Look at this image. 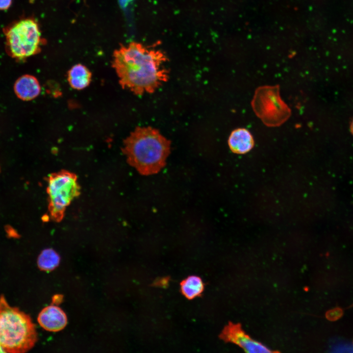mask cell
I'll return each mask as SVG.
<instances>
[{"label":"cell","mask_w":353,"mask_h":353,"mask_svg":"<svg viewBox=\"0 0 353 353\" xmlns=\"http://www.w3.org/2000/svg\"><path fill=\"white\" fill-rule=\"evenodd\" d=\"M167 61L162 51L133 42L114 51L112 66L123 89L142 95L154 93L168 81Z\"/></svg>","instance_id":"obj_1"},{"label":"cell","mask_w":353,"mask_h":353,"mask_svg":"<svg viewBox=\"0 0 353 353\" xmlns=\"http://www.w3.org/2000/svg\"><path fill=\"white\" fill-rule=\"evenodd\" d=\"M127 163L141 175L158 173L165 165L171 141L151 126H138L124 141Z\"/></svg>","instance_id":"obj_2"},{"label":"cell","mask_w":353,"mask_h":353,"mask_svg":"<svg viewBox=\"0 0 353 353\" xmlns=\"http://www.w3.org/2000/svg\"><path fill=\"white\" fill-rule=\"evenodd\" d=\"M37 340L35 325L30 316L11 306L0 296V344L5 353L28 351Z\"/></svg>","instance_id":"obj_3"},{"label":"cell","mask_w":353,"mask_h":353,"mask_svg":"<svg viewBox=\"0 0 353 353\" xmlns=\"http://www.w3.org/2000/svg\"><path fill=\"white\" fill-rule=\"evenodd\" d=\"M5 50L17 61H24L41 51L42 38L37 22L31 18L16 20L3 28Z\"/></svg>","instance_id":"obj_4"},{"label":"cell","mask_w":353,"mask_h":353,"mask_svg":"<svg viewBox=\"0 0 353 353\" xmlns=\"http://www.w3.org/2000/svg\"><path fill=\"white\" fill-rule=\"evenodd\" d=\"M251 105L256 115L269 127L280 126L291 114L290 108L280 97L278 85L258 87Z\"/></svg>","instance_id":"obj_5"},{"label":"cell","mask_w":353,"mask_h":353,"mask_svg":"<svg viewBox=\"0 0 353 353\" xmlns=\"http://www.w3.org/2000/svg\"><path fill=\"white\" fill-rule=\"evenodd\" d=\"M49 210L51 218L60 222L64 217L66 207L80 193L76 176L73 173L62 171L50 176L48 181Z\"/></svg>","instance_id":"obj_6"},{"label":"cell","mask_w":353,"mask_h":353,"mask_svg":"<svg viewBox=\"0 0 353 353\" xmlns=\"http://www.w3.org/2000/svg\"><path fill=\"white\" fill-rule=\"evenodd\" d=\"M220 338L234 343L248 353H271L269 348L246 334L239 325L230 323L220 334Z\"/></svg>","instance_id":"obj_7"},{"label":"cell","mask_w":353,"mask_h":353,"mask_svg":"<svg viewBox=\"0 0 353 353\" xmlns=\"http://www.w3.org/2000/svg\"><path fill=\"white\" fill-rule=\"evenodd\" d=\"M37 320L44 329L52 332L63 329L67 323L65 313L61 308L53 305L44 308L39 313Z\"/></svg>","instance_id":"obj_8"},{"label":"cell","mask_w":353,"mask_h":353,"mask_svg":"<svg viewBox=\"0 0 353 353\" xmlns=\"http://www.w3.org/2000/svg\"><path fill=\"white\" fill-rule=\"evenodd\" d=\"M14 91L19 99L24 101H29L39 96L41 88L38 79L34 76L24 75L15 81Z\"/></svg>","instance_id":"obj_9"},{"label":"cell","mask_w":353,"mask_h":353,"mask_svg":"<svg viewBox=\"0 0 353 353\" xmlns=\"http://www.w3.org/2000/svg\"><path fill=\"white\" fill-rule=\"evenodd\" d=\"M228 145L231 151L236 154H245L254 146V141L251 133L246 128H238L230 133Z\"/></svg>","instance_id":"obj_10"},{"label":"cell","mask_w":353,"mask_h":353,"mask_svg":"<svg viewBox=\"0 0 353 353\" xmlns=\"http://www.w3.org/2000/svg\"><path fill=\"white\" fill-rule=\"evenodd\" d=\"M92 73L85 66L77 64L68 71L67 79L71 87L76 90H82L90 83Z\"/></svg>","instance_id":"obj_11"},{"label":"cell","mask_w":353,"mask_h":353,"mask_svg":"<svg viewBox=\"0 0 353 353\" xmlns=\"http://www.w3.org/2000/svg\"><path fill=\"white\" fill-rule=\"evenodd\" d=\"M181 293L189 300L200 296L204 289V284L202 279L195 276H191L180 283Z\"/></svg>","instance_id":"obj_12"},{"label":"cell","mask_w":353,"mask_h":353,"mask_svg":"<svg viewBox=\"0 0 353 353\" xmlns=\"http://www.w3.org/2000/svg\"><path fill=\"white\" fill-rule=\"evenodd\" d=\"M59 262V255L51 249L43 250L39 255L37 260L39 268L47 272L54 270L58 266Z\"/></svg>","instance_id":"obj_13"},{"label":"cell","mask_w":353,"mask_h":353,"mask_svg":"<svg viewBox=\"0 0 353 353\" xmlns=\"http://www.w3.org/2000/svg\"><path fill=\"white\" fill-rule=\"evenodd\" d=\"M12 0H0V10H5L11 5Z\"/></svg>","instance_id":"obj_14"},{"label":"cell","mask_w":353,"mask_h":353,"mask_svg":"<svg viewBox=\"0 0 353 353\" xmlns=\"http://www.w3.org/2000/svg\"><path fill=\"white\" fill-rule=\"evenodd\" d=\"M5 353V352L0 344V353Z\"/></svg>","instance_id":"obj_15"},{"label":"cell","mask_w":353,"mask_h":353,"mask_svg":"<svg viewBox=\"0 0 353 353\" xmlns=\"http://www.w3.org/2000/svg\"><path fill=\"white\" fill-rule=\"evenodd\" d=\"M352 129L353 133V124H352Z\"/></svg>","instance_id":"obj_16"}]
</instances>
